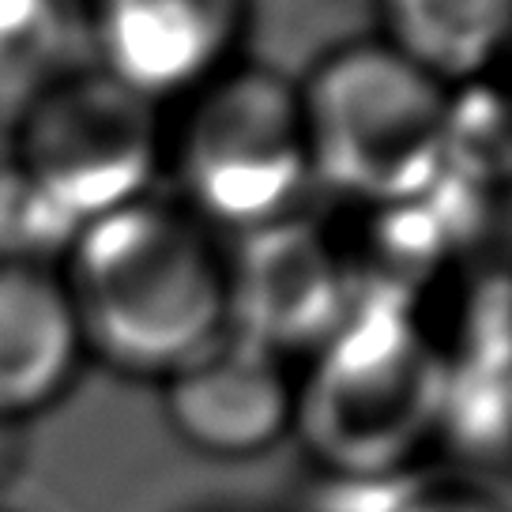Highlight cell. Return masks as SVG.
Listing matches in <instances>:
<instances>
[{
  "label": "cell",
  "mask_w": 512,
  "mask_h": 512,
  "mask_svg": "<svg viewBox=\"0 0 512 512\" xmlns=\"http://www.w3.org/2000/svg\"><path fill=\"white\" fill-rule=\"evenodd\" d=\"M64 53L61 0H0V117H23L57 87L68 76Z\"/></svg>",
  "instance_id": "obj_11"
},
{
  "label": "cell",
  "mask_w": 512,
  "mask_h": 512,
  "mask_svg": "<svg viewBox=\"0 0 512 512\" xmlns=\"http://www.w3.org/2000/svg\"><path fill=\"white\" fill-rule=\"evenodd\" d=\"M445 358L396 294L354 302L294 377V430L328 479H400L445 422Z\"/></svg>",
  "instance_id": "obj_2"
},
{
  "label": "cell",
  "mask_w": 512,
  "mask_h": 512,
  "mask_svg": "<svg viewBox=\"0 0 512 512\" xmlns=\"http://www.w3.org/2000/svg\"><path fill=\"white\" fill-rule=\"evenodd\" d=\"M151 170V98L106 72L64 76L19 117V181L61 234L136 204Z\"/></svg>",
  "instance_id": "obj_4"
},
{
  "label": "cell",
  "mask_w": 512,
  "mask_h": 512,
  "mask_svg": "<svg viewBox=\"0 0 512 512\" xmlns=\"http://www.w3.org/2000/svg\"><path fill=\"white\" fill-rule=\"evenodd\" d=\"M392 512H505L494 497H486L475 486H422L396 501Z\"/></svg>",
  "instance_id": "obj_12"
},
{
  "label": "cell",
  "mask_w": 512,
  "mask_h": 512,
  "mask_svg": "<svg viewBox=\"0 0 512 512\" xmlns=\"http://www.w3.org/2000/svg\"><path fill=\"white\" fill-rule=\"evenodd\" d=\"M245 0H98L106 76L144 98L200 83L241 27Z\"/></svg>",
  "instance_id": "obj_8"
},
{
  "label": "cell",
  "mask_w": 512,
  "mask_h": 512,
  "mask_svg": "<svg viewBox=\"0 0 512 512\" xmlns=\"http://www.w3.org/2000/svg\"><path fill=\"white\" fill-rule=\"evenodd\" d=\"M83 351L166 381L226 336V268L208 238L159 204H128L76 230L61 275Z\"/></svg>",
  "instance_id": "obj_1"
},
{
  "label": "cell",
  "mask_w": 512,
  "mask_h": 512,
  "mask_svg": "<svg viewBox=\"0 0 512 512\" xmlns=\"http://www.w3.org/2000/svg\"><path fill=\"white\" fill-rule=\"evenodd\" d=\"M159 384L166 426L200 456L249 460L294 430L290 362L230 328Z\"/></svg>",
  "instance_id": "obj_7"
},
{
  "label": "cell",
  "mask_w": 512,
  "mask_h": 512,
  "mask_svg": "<svg viewBox=\"0 0 512 512\" xmlns=\"http://www.w3.org/2000/svg\"><path fill=\"white\" fill-rule=\"evenodd\" d=\"M181 181L196 208L238 234L294 215L313 181L298 91L260 68L211 83L181 136Z\"/></svg>",
  "instance_id": "obj_5"
},
{
  "label": "cell",
  "mask_w": 512,
  "mask_h": 512,
  "mask_svg": "<svg viewBox=\"0 0 512 512\" xmlns=\"http://www.w3.org/2000/svg\"><path fill=\"white\" fill-rule=\"evenodd\" d=\"M384 46L437 83H467L512 49V0H377Z\"/></svg>",
  "instance_id": "obj_10"
},
{
  "label": "cell",
  "mask_w": 512,
  "mask_h": 512,
  "mask_svg": "<svg viewBox=\"0 0 512 512\" xmlns=\"http://www.w3.org/2000/svg\"><path fill=\"white\" fill-rule=\"evenodd\" d=\"M16 430H19V426H8V422H0V486L8 482V475H12V467H16V460H19Z\"/></svg>",
  "instance_id": "obj_13"
},
{
  "label": "cell",
  "mask_w": 512,
  "mask_h": 512,
  "mask_svg": "<svg viewBox=\"0 0 512 512\" xmlns=\"http://www.w3.org/2000/svg\"><path fill=\"white\" fill-rule=\"evenodd\" d=\"M309 170L369 208H407L441 185L456 98L384 42L332 53L298 91Z\"/></svg>",
  "instance_id": "obj_3"
},
{
  "label": "cell",
  "mask_w": 512,
  "mask_h": 512,
  "mask_svg": "<svg viewBox=\"0 0 512 512\" xmlns=\"http://www.w3.org/2000/svg\"><path fill=\"white\" fill-rule=\"evenodd\" d=\"M226 260V328L268 351L313 354L354 302V279L332 241L313 223L287 215L238 234Z\"/></svg>",
  "instance_id": "obj_6"
},
{
  "label": "cell",
  "mask_w": 512,
  "mask_h": 512,
  "mask_svg": "<svg viewBox=\"0 0 512 512\" xmlns=\"http://www.w3.org/2000/svg\"><path fill=\"white\" fill-rule=\"evenodd\" d=\"M83 358L61 275L31 260H0V422L23 426L64 400Z\"/></svg>",
  "instance_id": "obj_9"
}]
</instances>
